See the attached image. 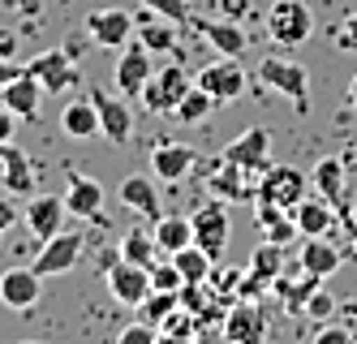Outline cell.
Wrapping results in <instances>:
<instances>
[{"mask_svg": "<svg viewBox=\"0 0 357 344\" xmlns=\"http://www.w3.org/2000/svg\"><path fill=\"white\" fill-rule=\"evenodd\" d=\"M259 82L275 95H284L297 112H310V73H305V65L289 57H267L259 65Z\"/></svg>", "mask_w": 357, "mask_h": 344, "instance_id": "cell-1", "label": "cell"}, {"mask_svg": "<svg viewBox=\"0 0 357 344\" xmlns=\"http://www.w3.org/2000/svg\"><path fill=\"white\" fill-rule=\"evenodd\" d=\"M267 35L284 47H297L314 35V13L305 0H271L267 9Z\"/></svg>", "mask_w": 357, "mask_h": 344, "instance_id": "cell-2", "label": "cell"}, {"mask_svg": "<svg viewBox=\"0 0 357 344\" xmlns=\"http://www.w3.org/2000/svg\"><path fill=\"white\" fill-rule=\"evenodd\" d=\"M305 194H310V172H301L293 164H271L267 172H259V190H254V198L275 202L284 211H293Z\"/></svg>", "mask_w": 357, "mask_h": 344, "instance_id": "cell-3", "label": "cell"}, {"mask_svg": "<svg viewBox=\"0 0 357 344\" xmlns=\"http://www.w3.org/2000/svg\"><path fill=\"white\" fill-rule=\"evenodd\" d=\"M194 82L215 99V108L241 99V95H245V69H241V57H220V61H211V65H202V73L194 77Z\"/></svg>", "mask_w": 357, "mask_h": 344, "instance_id": "cell-4", "label": "cell"}, {"mask_svg": "<svg viewBox=\"0 0 357 344\" xmlns=\"http://www.w3.org/2000/svg\"><path fill=\"white\" fill-rule=\"evenodd\" d=\"M194 87V77H190V69L185 65H168V69H155V77L146 82V91H142V103H146V112H155V117H164V112H176V103L185 99V91Z\"/></svg>", "mask_w": 357, "mask_h": 344, "instance_id": "cell-5", "label": "cell"}, {"mask_svg": "<svg viewBox=\"0 0 357 344\" xmlns=\"http://www.w3.org/2000/svg\"><path fill=\"white\" fill-rule=\"evenodd\" d=\"M112 77H116V91L125 95V99H142V91H146V82L155 77V65H151V52L138 43V35L121 47V57H116V69H112Z\"/></svg>", "mask_w": 357, "mask_h": 344, "instance_id": "cell-6", "label": "cell"}, {"mask_svg": "<svg viewBox=\"0 0 357 344\" xmlns=\"http://www.w3.org/2000/svg\"><path fill=\"white\" fill-rule=\"evenodd\" d=\"M26 73L39 77V87H43L47 95H65V91L78 87V77H82L78 65H73V57H69V52H61V47L31 57V61H26Z\"/></svg>", "mask_w": 357, "mask_h": 344, "instance_id": "cell-7", "label": "cell"}, {"mask_svg": "<svg viewBox=\"0 0 357 344\" xmlns=\"http://www.w3.org/2000/svg\"><path fill=\"white\" fill-rule=\"evenodd\" d=\"M82 246H86V237L82 232H56L52 241H43L39 254L31 267L47 280V276H69L73 267H78V258H82Z\"/></svg>", "mask_w": 357, "mask_h": 344, "instance_id": "cell-8", "label": "cell"}, {"mask_svg": "<svg viewBox=\"0 0 357 344\" xmlns=\"http://www.w3.org/2000/svg\"><path fill=\"white\" fill-rule=\"evenodd\" d=\"M190 224H194V246H202L215 262H220V254L228 250V211H224V198H211V202H202L194 216H190Z\"/></svg>", "mask_w": 357, "mask_h": 344, "instance_id": "cell-9", "label": "cell"}, {"mask_svg": "<svg viewBox=\"0 0 357 344\" xmlns=\"http://www.w3.org/2000/svg\"><path fill=\"white\" fill-rule=\"evenodd\" d=\"M91 95V103H95V112H99V129H104V138L108 142H116V147H125L130 142V134H134V108L130 103H121L125 95H112V91H86Z\"/></svg>", "mask_w": 357, "mask_h": 344, "instance_id": "cell-10", "label": "cell"}, {"mask_svg": "<svg viewBox=\"0 0 357 344\" xmlns=\"http://www.w3.org/2000/svg\"><path fill=\"white\" fill-rule=\"evenodd\" d=\"M151 271L146 267H138V262H125V258H116L112 267H108V293L121 301V306H130V310H142V301L151 297Z\"/></svg>", "mask_w": 357, "mask_h": 344, "instance_id": "cell-11", "label": "cell"}, {"mask_svg": "<svg viewBox=\"0 0 357 344\" xmlns=\"http://www.w3.org/2000/svg\"><path fill=\"white\" fill-rule=\"evenodd\" d=\"M86 35H91V43H99V47L121 52L125 43L138 35V22L125 13V9H95V13H86Z\"/></svg>", "mask_w": 357, "mask_h": 344, "instance_id": "cell-12", "label": "cell"}, {"mask_svg": "<svg viewBox=\"0 0 357 344\" xmlns=\"http://www.w3.org/2000/svg\"><path fill=\"white\" fill-rule=\"evenodd\" d=\"M224 160L237 164V168H245V172H267L271 168V134H267L263 125L245 129L237 142L224 147Z\"/></svg>", "mask_w": 357, "mask_h": 344, "instance_id": "cell-13", "label": "cell"}, {"mask_svg": "<svg viewBox=\"0 0 357 344\" xmlns=\"http://www.w3.org/2000/svg\"><path fill=\"white\" fill-rule=\"evenodd\" d=\"M39 293H43V276L35 267H9V271H0V301H5L9 310H17V314L35 310Z\"/></svg>", "mask_w": 357, "mask_h": 344, "instance_id": "cell-14", "label": "cell"}, {"mask_svg": "<svg viewBox=\"0 0 357 344\" xmlns=\"http://www.w3.org/2000/svg\"><path fill=\"white\" fill-rule=\"evenodd\" d=\"M65 207H69V216H78V220L108 224V216H104V185L91 181V177H82V172H69Z\"/></svg>", "mask_w": 357, "mask_h": 344, "instance_id": "cell-15", "label": "cell"}, {"mask_svg": "<svg viewBox=\"0 0 357 344\" xmlns=\"http://www.w3.org/2000/svg\"><path fill=\"white\" fill-rule=\"evenodd\" d=\"M224 340L228 344H263L267 340V319L254 301H237L224 314Z\"/></svg>", "mask_w": 357, "mask_h": 344, "instance_id": "cell-16", "label": "cell"}, {"mask_svg": "<svg viewBox=\"0 0 357 344\" xmlns=\"http://www.w3.org/2000/svg\"><path fill=\"white\" fill-rule=\"evenodd\" d=\"M65 216H69L65 198H56V194H35L22 220H26V228L39 237V241H52L56 232H65Z\"/></svg>", "mask_w": 357, "mask_h": 344, "instance_id": "cell-17", "label": "cell"}, {"mask_svg": "<svg viewBox=\"0 0 357 344\" xmlns=\"http://www.w3.org/2000/svg\"><path fill=\"white\" fill-rule=\"evenodd\" d=\"M198 168V151L185 142H160L151 151V172H160L164 181H185Z\"/></svg>", "mask_w": 357, "mask_h": 344, "instance_id": "cell-18", "label": "cell"}, {"mask_svg": "<svg viewBox=\"0 0 357 344\" xmlns=\"http://www.w3.org/2000/svg\"><path fill=\"white\" fill-rule=\"evenodd\" d=\"M43 87H39V77H31V73H22L17 82H9V87H0V103L17 117V121H35L39 117V103H43Z\"/></svg>", "mask_w": 357, "mask_h": 344, "instance_id": "cell-19", "label": "cell"}, {"mask_svg": "<svg viewBox=\"0 0 357 344\" xmlns=\"http://www.w3.org/2000/svg\"><path fill=\"white\" fill-rule=\"evenodd\" d=\"M198 35L207 39L220 57H245V47H250V35L241 31V22H228V17L198 22Z\"/></svg>", "mask_w": 357, "mask_h": 344, "instance_id": "cell-20", "label": "cell"}, {"mask_svg": "<svg viewBox=\"0 0 357 344\" xmlns=\"http://www.w3.org/2000/svg\"><path fill=\"white\" fill-rule=\"evenodd\" d=\"M61 129H65V138H73V142H86V138L104 134V129H99V112H95L91 95L65 103V108H61Z\"/></svg>", "mask_w": 357, "mask_h": 344, "instance_id": "cell-21", "label": "cell"}, {"mask_svg": "<svg viewBox=\"0 0 357 344\" xmlns=\"http://www.w3.org/2000/svg\"><path fill=\"white\" fill-rule=\"evenodd\" d=\"M0 181L9 194H31L35 190V168L26 160V151H17L13 142H0Z\"/></svg>", "mask_w": 357, "mask_h": 344, "instance_id": "cell-22", "label": "cell"}, {"mask_svg": "<svg viewBox=\"0 0 357 344\" xmlns=\"http://www.w3.org/2000/svg\"><path fill=\"white\" fill-rule=\"evenodd\" d=\"M293 224H297L301 237H327L331 224H336V207L323 202V198H310V194H305V198L293 207Z\"/></svg>", "mask_w": 357, "mask_h": 344, "instance_id": "cell-23", "label": "cell"}, {"mask_svg": "<svg viewBox=\"0 0 357 344\" xmlns=\"http://www.w3.org/2000/svg\"><path fill=\"white\" fill-rule=\"evenodd\" d=\"M310 185H314V194L331 207H340L344 202V185H349V172H344V160H336V155H327V160L314 164L310 172Z\"/></svg>", "mask_w": 357, "mask_h": 344, "instance_id": "cell-24", "label": "cell"}, {"mask_svg": "<svg viewBox=\"0 0 357 344\" xmlns=\"http://www.w3.org/2000/svg\"><path fill=\"white\" fill-rule=\"evenodd\" d=\"M301 271H310L319 280L340 271V250L327 241V237H301Z\"/></svg>", "mask_w": 357, "mask_h": 344, "instance_id": "cell-25", "label": "cell"}, {"mask_svg": "<svg viewBox=\"0 0 357 344\" xmlns=\"http://www.w3.org/2000/svg\"><path fill=\"white\" fill-rule=\"evenodd\" d=\"M121 202L130 207L134 216L151 220V224L164 216V211H160V194H155V185H151L146 177H125V181H121Z\"/></svg>", "mask_w": 357, "mask_h": 344, "instance_id": "cell-26", "label": "cell"}, {"mask_svg": "<svg viewBox=\"0 0 357 344\" xmlns=\"http://www.w3.org/2000/svg\"><path fill=\"white\" fill-rule=\"evenodd\" d=\"M151 237H155L160 254L172 258L176 250H185V246L194 241V224H190V216H160L155 228H151Z\"/></svg>", "mask_w": 357, "mask_h": 344, "instance_id": "cell-27", "label": "cell"}, {"mask_svg": "<svg viewBox=\"0 0 357 344\" xmlns=\"http://www.w3.org/2000/svg\"><path fill=\"white\" fill-rule=\"evenodd\" d=\"M138 43L155 57V52H172L176 47V22H168V17H160V13H142L138 17Z\"/></svg>", "mask_w": 357, "mask_h": 344, "instance_id": "cell-28", "label": "cell"}, {"mask_svg": "<svg viewBox=\"0 0 357 344\" xmlns=\"http://www.w3.org/2000/svg\"><path fill=\"white\" fill-rule=\"evenodd\" d=\"M254 220H259V228L267 232V241H275V246H284V241H293V237H301L297 224H293V211L284 216V207H275V202H263V198H259V207H254Z\"/></svg>", "mask_w": 357, "mask_h": 344, "instance_id": "cell-29", "label": "cell"}, {"mask_svg": "<svg viewBox=\"0 0 357 344\" xmlns=\"http://www.w3.org/2000/svg\"><path fill=\"white\" fill-rule=\"evenodd\" d=\"M172 262H176V271L185 276V284H207L211 280V271H215V258L202 250V246H185V250H176L172 254Z\"/></svg>", "mask_w": 357, "mask_h": 344, "instance_id": "cell-30", "label": "cell"}, {"mask_svg": "<svg viewBox=\"0 0 357 344\" xmlns=\"http://www.w3.org/2000/svg\"><path fill=\"white\" fill-rule=\"evenodd\" d=\"M241 172H245V168L228 164L224 155H220L215 172H207V181H211V194H215V198H250V185H245V177H241Z\"/></svg>", "mask_w": 357, "mask_h": 344, "instance_id": "cell-31", "label": "cell"}, {"mask_svg": "<svg viewBox=\"0 0 357 344\" xmlns=\"http://www.w3.org/2000/svg\"><path fill=\"white\" fill-rule=\"evenodd\" d=\"M280 276H284V250H280L275 241H263L259 250H254V258H250V280L275 284Z\"/></svg>", "mask_w": 357, "mask_h": 344, "instance_id": "cell-32", "label": "cell"}, {"mask_svg": "<svg viewBox=\"0 0 357 344\" xmlns=\"http://www.w3.org/2000/svg\"><path fill=\"white\" fill-rule=\"evenodd\" d=\"M155 254H160V246H155V237H146V232H125L121 237V258L125 262H138V267H155Z\"/></svg>", "mask_w": 357, "mask_h": 344, "instance_id": "cell-33", "label": "cell"}, {"mask_svg": "<svg viewBox=\"0 0 357 344\" xmlns=\"http://www.w3.org/2000/svg\"><path fill=\"white\" fill-rule=\"evenodd\" d=\"M211 108H215V99H211L207 91H202V87L194 82V87L185 91V99H181V103H176V112H172V117H176V121H185V125H198V121H202V117H207Z\"/></svg>", "mask_w": 357, "mask_h": 344, "instance_id": "cell-34", "label": "cell"}, {"mask_svg": "<svg viewBox=\"0 0 357 344\" xmlns=\"http://www.w3.org/2000/svg\"><path fill=\"white\" fill-rule=\"evenodd\" d=\"M172 310H181V293H164V288H151V297L142 301V319L160 327Z\"/></svg>", "mask_w": 357, "mask_h": 344, "instance_id": "cell-35", "label": "cell"}, {"mask_svg": "<svg viewBox=\"0 0 357 344\" xmlns=\"http://www.w3.org/2000/svg\"><path fill=\"white\" fill-rule=\"evenodd\" d=\"M336 310H340V301H336V297H331L327 288L319 284L314 293L305 297V310H301V314H305V319H310V323H327V319H336Z\"/></svg>", "mask_w": 357, "mask_h": 344, "instance_id": "cell-36", "label": "cell"}, {"mask_svg": "<svg viewBox=\"0 0 357 344\" xmlns=\"http://www.w3.org/2000/svg\"><path fill=\"white\" fill-rule=\"evenodd\" d=\"M151 284L164 288V293H181V288H185V276L176 271V262L168 258V262H155V267H151Z\"/></svg>", "mask_w": 357, "mask_h": 344, "instance_id": "cell-37", "label": "cell"}, {"mask_svg": "<svg viewBox=\"0 0 357 344\" xmlns=\"http://www.w3.org/2000/svg\"><path fill=\"white\" fill-rule=\"evenodd\" d=\"M142 9L160 13V17L176 22V26H185V22H190V0H142Z\"/></svg>", "mask_w": 357, "mask_h": 344, "instance_id": "cell-38", "label": "cell"}, {"mask_svg": "<svg viewBox=\"0 0 357 344\" xmlns=\"http://www.w3.org/2000/svg\"><path fill=\"white\" fill-rule=\"evenodd\" d=\"M310 344H353V331L344 327V323H319V331H314V340Z\"/></svg>", "mask_w": 357, "mask_h": 344, "instance_id": "cell-39", "label": "cell"}, {"mask_svg": "<svg viewBox=\"0 0 357 344\" xmlns=\"http://www.w3.org/2000/svg\"><path fill=\"white\" fill-rule=\"evenodd\" d=\"M116 344H155V323H130V327H121Z\"/></svg>", "mask_w": 357, "mask_h": 344, "instance_id": "cell-40", "label": "cell"}, {"mask_svg": "<svg viewBox=\"0 0 357 344\" xmlns=\"http://www.w3.org/2000/svg\"><path fill=\"white\" fill-rule=\"evenodd\" d=\"M336 43H340L344 52H353V47H357V13H349V17H344V26L336 31Z\"/></svg>", "mask_w": 357, "mask_h": 344, "instance_id": "cell-41", "label": "cell"}, {"mask_svg": "<svg viewBox=\"0 0 357 344\" xmlns=\"http://www.w3.org/2000/svg\"><path fill=\"white\" fill-rule=\"evenodd\" d=\"M17 220H22V216H17V207H13L9 198H0V241H5V232L17 228Z\"/></svg>", "mask_w": 357, "mask_h": 344, "instance_id": "cell-42", "label": "cell"}, {"mask_svg": "<svg viewBox=\"0 0 357 344\" xmlns=\"http://www.w3.org/2000/svg\"><path fill=\"white\" fill-rule=\"evenodd\" d=\"M220 13L228 22H241V17H250V0H220Z\"/></svg>", "mask_w": 357, "mask_h": 344, "instance_id": "cell-43", "label": "cell"}, {"mask_svg": "<svg viewBox=\"0 0 357 344\" xmlns=\"http://www.w3.org/2000/svg\"><path fill=\"white\" fill-rule=\"evenodd\" d=\"M22 73H26V65H17V61H5V57H0V87H9V82H17Z\"/></svg>", "mask_w": 357, "mask_h": 344, "instance_id": "cell-44", "label": "cell"}, {"mask_svg": "<svg viewBox=\"0 0 357 344\" xmlns=\"http://www.w3.org/2000/svg\"><path fill=\"white\" fill-rule=\"evenodd\" d=\"M0 57H5V61L17 57V35L9 31V26H0Z\"/></svg>", "mask_w": 357, "mask_h": 344, "instance_id": "cell-45", "label": "cell"}, {"mask_svg": "<svg viewBox=\"0 0 357 344\" xmlns=\"http://www.w3.org/2000/svg\"><path fill=\"white\" fill-rule=\"evenodd\" d=\"M13 125H17V117L5 108V103H0V142H9V138H13Z\"/></svg>", "mask_w": 357, "mask_h": 344, "instance_id": "cell-46", "label": "cell"}, {"mask_svg": "<svg viewBox=\"0 0 357 344\" xmlns=\"http://www.w3.org/2000/svg\"><path fill=\"white\" fill-rule=\"evenodd\" d=\"M336 211H340V220H344V232H349V241H353V250H357V216H349V202H340Z\"/></svg>", "mask_w": 357, "mask_h": 344, "instance_id": "cell-47", "label": "cell"}, {"mask_svg": "<svg viewBox=\"0 0 357 344\" xmlns=\"http://www.w3.org/2000/svg\"><path fill=\"white\" fill-rule=\"evenodd\" d=\"M155 344H194V336H185V331H155Z\"/></svg>", "mask_w": 357, "mask_h": 344, "instance_id": "cell-48", "label": "cell"}, {"mask_svg": "<svg viewBox=\"0 0 357 344\" xmlns=\"http://www.w3.org/2000/svg\"><path fill=\"white\" fill-rule=\"evenodd\" d=\"M349 103H353V108H357V77H353V82H349Z\"/></svg>", "mask_w": 357, "mask_h": 344, "instance_id": "cell-49", "label": "cell"}, {"mask_svg": "<svg viewBox=\"0 0 357 344\" xmlns=\"http://www.w3.org/2000/svg\"><path fill=\"white\" fill-rule=\"evenodd\" d=\"M340 310H349V314H357V301H349V306H340Z\"/></svg>", "mask_w": 357, "mask_h": 344, "instance_id": "cell-50", "label": "cell"}, {"mask_svg": "<svg viewBox=\"0 0 357 344\" xmlns=\"http://www.w3.org/2000/svg\"><path fill=\"white\" fill-rule=\"evenodd\" d=\"M17 344H43V340H17Z\"/></svg>", "mask_w": 357, "mask_h": 344, "instance_id": "cell-51", "label": "cell"}, {"mask_svg": "<svg viewBox=\"0 0 357 344\" xmlns=\"http://www.w3.org/2000/svg\"><path fill=\"white\" fill-rule=\"evenodd\" d=\"M353 344H357V336H353Z\"/></svg>", "mask_w": 357, "mask_h": 344, "instance_id": "cell-52", "label": "cell"}]
</instances>
